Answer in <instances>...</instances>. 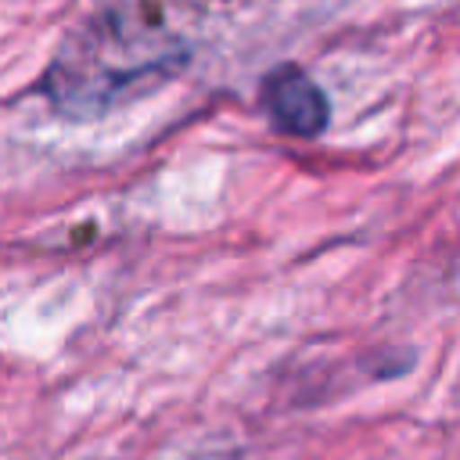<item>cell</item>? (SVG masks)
Segmentation results:
<instances>
[{"label": "cell", "mask_w": 460, "mask_h": 460, "mask_svg": "<svg viewBox=\"0 0 460 460\" xmlns=\"http://www.w3.org/2000/svg\"><path fill=\"white\" fill-rule=\"evenodd\" d=\"M187 43L147 7L115 4L65 36L40 93L68 119H97L158 90L187 65Z\"/></svg>", "instance_id": "obj_1"}, {"label": "cell", "mask_w": 460, "mask_h": 460, "mask_svg": "<svg viewBox=\"0 0 460 460\" xmlns=\"http://www.w3.org/2000/svg\"><path fill=\"white\" fill-rule=\"evenodd\" d=\"M259 97H262V108H266L273 129H280L288 137L313 140L327 129L331 104H327L323 90L298 65H277L262 79Z\"/></svg>", "instance_id": "obj_2"}]
</instances>
